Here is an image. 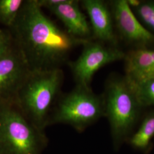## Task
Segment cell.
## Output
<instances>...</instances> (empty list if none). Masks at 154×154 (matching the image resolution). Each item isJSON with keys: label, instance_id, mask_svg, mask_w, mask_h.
I'll use <instances>...</instances> for the list:
<instances>
[{"label": "cell", "instance_id": "obj_9", "mask_svg": "<svg viewBox=\"0 0 154 154\" xmlns=\"http://www.w3.org/2000/svg\"><path fill=\"white\" fill-rule=\"evenodd\" d=\"M79 4L77 0H65L61 4L48 9L61 20L70 35L78 38L90 39L91 29Z\"/></svg>", "mask_w": 154, "mask_h": 154}, {"label": "cell", "instance_id": "obj_12", "mask_svg": "<svg viewBox=\"0 0 154 154\" xmlns=\"http://www.w3.org/2000/svg\"><path fill=\"white\" fill-rule=\"evenodd\" d=\"M23 0H0V25L11 29L24 3Z\"/></svg>", "mask_w": 154, "mask_h": 154}, {"label": "cell", "instance_id": "obj_11", "mask_svg": "<svg viewBox=\"0 0 154 154\" xmlns=\"http://www.w3.org/2000/svg\"><path fill=\"white\" fill-rule=\"evenodd\" d=\"M127 81L139 82L154 77V62L149 50L132 51L126 57Z\"/></svg>", "mask_w": 154, "mask_h": 154}, {"label": "cell", "instance_id": "obj_1", "mask_svg": "<svg viewBox=\"0 0 154 154\" xmlns=\"http://www.w3.org/2000/svg\"><path fill=\"white\" fill-rule=\"evenodd\" d=\"M30 72L61 69L72 51L90 39L70 35L46 16L37 0H26L9 29Z\"/></svg>", "mask_w": 154, "mask_h": 154}, {"label": "cell", "instance_id": "obj_16", "mask_svg": "<svg viewBox=\"0 0 154 154\" xmlns=\"http://www.w3.org/2000/svg\"><path fill=\"white\" fill-rule=\"evenodd\" d=\"M137 11L143 21L154 30V1L141 3Z\"/></svg>", "mask_w": 154, "mask_h": 154}, {"label": "cell", "instance_id": "obj_4", "mask_svg": "<svg viewBox=\"0 0 154 154\" xmlns=\"http://www.w3.org/2000/svg\"><path fill=\"white\" fill-rule=\"evenodd\" d=\"M103 116V98L94 93L90 87L76 85L72 91L60 95L48 126L65 124L81 132Z\"/></svg>", "mask_w": 154, "mask_h": 154}, {"label": "cell", "instance_id": "obj_15", "mask_svg": "<svg viewBox=\"0 0 154 154\" xmlns=\"http://www.w3.org/2000/svg\"><path fill=\"white\" fill-rule=\"evenodd\" d=\"M14 46L15 42L11 30L0 28V61L10 53Z\"/></svg>", "mask_w": 154, "mask_h": 154}, {"label": "cell", "instance_id": "obj_7", "mask_svg": "<svg viewBox=\"0 0 154 154\" xmlns=\"http://www.w3.org/2000/svg\"><path fill=\"white\" fill-rule=\"evenodd\" d=\"M30 72L15 44L0 61V103H16L18 93Z\"/></svg>", "mask_w": 154, "mask_h": 154}, {"label": "cell", "instance_id": "obj_14", "mask_svg": "<svg viewBox=\"0 0 154 154\" xmlns=\"http://www.w3.org/2000/svg\"><path fill=\"white\" fill-rule=\"evenodd\" d=\"M154 136V115L148 116L131 139V144L135 148H146Z\"/></svg>", "mask_w": 154, "mask_h": 154}, {"label": "cell", "instance_id": "obj_17", "mask_svg": "<svg viewBox=\"0 0 154 154\" xmlns=\"http://www.w3.org/2000/svg\"><path fill=\"white\" fill-rule=\"evenodd\" d=\"M127 2L130 7L131 6L136 8H137L142 3L140 1L138 0H130V1H127Z\"/></svg>", "mask_w": 154, "mask_h": 154}, {"label": "cell", "instance_id": "obj_2", "mask_svg": "<svg viewBox=\"0 0 154 154\" xmlns=\"http://www.w3.org/2000/svg\"><path fill=\"white\" fill-rule=\"evenodd\" d=\"M63 79L62 69L31 72L18 93V107L41 131L45 132L49 126L50 117L61 95Z\"/></svg>", "mask_w": 154, "mask_h": 154}, {"label": "cell", "instance_id": "obj_6", "mask_svg": "<svg viewBox=\"0 0 154 154\" xmlns=\"http://www.w3.org/2000/svg\"><path fill=\"white\" fill-rule=\"evenodd\" d=\"M81 54L69 65L77 85L90 87L94 74L107 64L125 57L121 50L106 46L100 42L88 41L83 45Z\"/></svg>", "mask_w": 154, "mask_h": 154}, {"label": "cell", "instance_id": "obj_3", "mask_svg": "<svg viewBox=\"0 0 154 154\" xmlns=\"http://www.w3.org/2000/svg\"><path fill=\"white\" fill-rule=\"evenodd\" d=\"M48 141L16 103H0V154H43Z\"/></svg>", "mask_w": 154, "mask_h": 154}, {"label": "cell", "instance_id": "obj_18", "mask_svg": "<svg viewBox=\"0 0 154 154\" xmlns=\"http://www.w3.org/2000/svg\"><path fill=\"white\" fill-rule=\"evenodd\" d=\"M151 55H152V59H153V61L154 62V51L151 50Z\"/></svg>", "mask_w": 154, "mask_h": 154}, {"label": "cell", "instance_id": "obj_13", "mask_svg": "<svg viewBox=\"0 0 154 154\" xmlns=\"http://www.w3.org/2000/svg\"><path fill=\"white\" fill-rule=\"evenodd\" d=\"M128 84L132 88L138 105L154 106V77L139 82Z\"/></svg>", "mask_w": 154, "mask_h": 154}, {"label": "cell", "instance_id": "obj_5", "mask_svg": "<svg viewBox=\"0 0 154 154\" xmlns=\"http://www.w3.org/2000/svg\"><path fill=\"white\" fill-rule=\"evenodd\" d=\"M104 101L105 116L109 121L112 135H124L134 123L138 103L126 80L112 79L107 85Z\"/></svg>", "mask_w": 154, "mask_h": 154}, {"label": "cell", "instance_id": "obj_10", "mask_svg": "<svg viewBox=\"0 0 154 154\" xmlns=\"http://www.w3.org/2000/svg\"><path fill=\"white\" fill-rule=\"evenodd\" d=\"M81 3L89 17L94 38L102 43H114L112 18L107 4L101 0H83Z\"/></svg>", "mask_w": 154, "mask_h": 154}, {"label": "cell", "instance_id": "obj_8", "mask_svg": "<svg viewBox=\"0 0 154 154\" xmlns=\"http://www.w3.org/2000/svg\"><path fill=\"white\" fill-rule=\"evenodd\" d=\"M112 4L116 26L127 40L143 44L154 41V35L138 21L127 1L116 0Z\"/></svg>", "mask_w": 154, "mask_h": 154}]
</instances>
